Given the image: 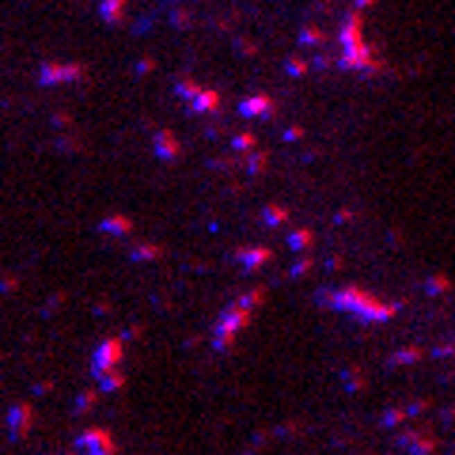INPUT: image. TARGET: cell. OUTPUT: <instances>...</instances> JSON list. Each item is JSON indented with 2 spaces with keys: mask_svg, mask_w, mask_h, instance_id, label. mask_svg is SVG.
<instances>
[{
  "mask_svg": "<svg viewBox=\"0 0 455 455\" xmlns=\"http://www.w3.org/2000/svg\"><path fill=\"white\" fill-rule=\"evenodd\" d=\"M80 452L114 455V452H118V444H114V436L107 433V429H87V433H80Z\"/></svg>",
  "mask_w": 455,
  "mask_h": 455,
  "instance_id": "obj_4",
  "label": "cell"
},
{
  "mask_svg": "<svg viewBox=\"0 0 455 455\" xmlns=\"http://www.w3.org/2000/svg\"><path fill=\"white\" fill-rule=\"evenodd\" d=\"M121 357H126V341H121V338H107V341H99V349H95V361H92L95 376H99V372H107V368H118Z\"/></svg>",
  "mask_w": 455,
  "mask_h": 455,
  "instance_id": "obj_3",
  "label": "cell"
},
{
  "mask_svg": "<svg viewBox=\"0 0 455 455\" xmlns=\"http://www.w3.org/2000/svg\"><path fill=\"white\" fill-rule=\"evenodd\" d=\"M266 221H273V224H281V221H284V213H281V209H270V213H266Z\"/></svg>",
  "mask_w": 455,
  "mask_h": 455,
  "instance_id": "obj_18",
  "label": "cell"
},
{
  "mask_svg": "<svg viewBox=\"0 0 455 455\" xmlns=\"http://www.w3.org/2000/svg\"><path fill=\"white\" fill-rule=\"evenodd\" d=\"M421 410H425V402H413V406H398V410H387V413H384V429L402 425L406 418H418Z\"/></svg>",
  "mask_w": 455,
  "mask_h": 455,
  "instance_id": "obj_8",
  "label": "cell"
},
{
  "mask_svg": "<svg viewBox=\"0 0 455 455\" xmlns=\"http://www.w3.org/2000/svg\"><path fill=\"white\" fill-rule=\"evenodd\" d=\"M31 425H35V410H31L27 402H15L12 410H8V433L19 440V436L31 433Z\"/></svg>",
  "mask_w": 455,
  "mask_h": 455,
  "instance_id": "obj_5",
  "label": "cell"
},
{
  "mask_svg": "<svg viewBox=\"0 0 455 455\" xmlns=\"http://www.w3.org/2000/svg\"><path fill=\"white\" fill-rule=\"evenodd\" d=\"M156 255H160V247H137L133 250V258H144V262H152Z\"/></svg>",
  "mask_w": 455,
  "mask_h": 455,
  "instance_id": "obj_15",
  "label": "cell"
},
{
  "mask_svg": "<svg viewBox=\"0 0 455 455\" xmlns=\"http://www.w3.org/2000/svg\"><path fill=\"white\" fill-rule=\"evenodd\" d=\"M327 304L341 315H353V319H364V323H387L398 315V304H387V300L372 296L368 289H338L327 296Z\"/></svg>",
  "mask_w": 455,
  "mask_h": 455,
  "instance_id": "obj_1",
  "label": "cell"
},
{
  "mask_svg": "<svg viewBox=\"0 0 455 455\" xmlns=\"http://www.w3.org/2000/svg\"><path fill=\"white\" fill-rule=\"evenodd\" d=\"M103 228H107V232H114V235H126V232H129V221H121V216H114V221H107Z\"/></svg>",
  "mask_w": 455,
  "mask_h": 455,
  "instance_id": "obj_13",
  "label": "cell"
},
{
  "mask_svg": "<svg viewBox=\"0 0 455 455\" xmlns=\"http://www.w3.org/2000/svg\"><path fill=\"white\" fill-rule=\"evenodd\" d=\"M398 448H406L410 455H433L436 452V436L433 433H402L398 436Z\"/></svg>",
  "mask_w": 455,
  "mask_h": 455,
  "instance_id": "obj_6",
  "label": "cell"
},
{
  "mask_svg": "<svg viewBox=\"0 0 455 455\" xmlns=\"http://www.w3.org/2000/svg\"><path fill=\"white\" fill-rule=\"evenodd\" d=\"M92 406H95V391H84V395L76 398V410H80V413H84V410H92Z\"/></svg>",
  "mask_w": 455,
  "mask_h": 455,
  "instance_id": "obj_14",
  "label": "cell"
},
{
  "mask_svg": "<svg viewBox=\"0 0 455 455\" xmlns=\"http://www.w3.org/2000/svg\"><path fill=\"white\" fill-rule=\"evenodd\" d=\"M273 107H270V99H250V103H243V114H250V118H255V114H270Z\"/></svg>",
  "mask_w": 455,
  "mask_h": 455,
  "instance_id": "obj_11",
  "label": "cell"
},
{
  "mask_svg": "<svg viewBox=\"0 0 455 455\" xmlns=\"http://www.w3.org/2000/svg\"><path fill=\"white\" fill-rule=\"evenodd\" d=\"M418 361H421V349L418 345H406V349H398V353L391 357L395 368H402V364H418Z\"/></svg>",
  "mask_w": 455,
  "mask_h": 455,
  "instance_id": "obj_10",
  "label": "cell"
},
{
  "mask_svg": "<svg viewBox=\"0 0 455 455\" xmlns=\"http://www.w3.org/2000/svg\"><path fill=\"white\" fill-rule=\"evenodd\" d=\"M99 391L103 395H110V391H121V387H126V372L121 368H107V372H99Z\"/></svg>",
  "mask_w": 455,
  "mask_h": 455,
  "instance_id": "obj_9",
  "label": "cell"
},
{
  "mask_svg": "<svg viewBox=\"0 0 455 455\" xmlns=\"http://www.w3.org/2000/svg\"><path fill=\"white\" fill-rule=\"evenodd\" d=\"M425 289H429V292H433V296H436V292H448V281H444V277H433V281L425 284Z\"/></svg>",
  "mask_w": 455,
  "mask_h": 455,
  "instance_id": "obj_17",
  "label": "cell"
},
{
  "mask_svg": "<svg viewBox=\"0 0 455 455\" xmlns=\"http://www.w3.org/2000/svg\"><path fill=\"white\" fill-rule=\"evenodd\" d=\"M292 247H296V250L311 247V235H307V232H296V235H292Z\"/></svg>",
  "mask_w": 455,
  "mask_h": 455,
  "instance_id": "obj_16",
  "label": "cell"
},
{
  "mask_svg": "<svg viewBox=\"0 0 455 455\" xmlns=\"http://www.w3.org/2000/svg\"><path fill=\"white\" fill-rule=\"evenodd\" d=\"M235 258H239L243 270H258V266H266L273 255L266 247H243V250H235Z\"/></svg>",
  "mask_w": 455,
  "mask_h": 455,
  "instance_id": "obj_7",
  "label": "cell"
},
{
  "mask_svg": "<svg viewBox=\"0 0 455 455\" xmlns=\"http://www.w3.org/2000/svg\"><path fill=\"white\" fill-rule=\"evenodd\" d=\"M239 304H247V307H258V304H266V289H255V292H247V296H243Z\"/></svg>",
  "mask_w": 455,
  "mask_h": 455,
  "instance_id": "obj_12",
  "label": "cell"
},
{
  "mask_svg": "<svg viewBox=\"0 0 455 455\" xmlns=\"http://www.w3.org/2000/svg\"><path fill=\"white\" fill-rule=\"evenodd\" d=\"M250 319H255V307H247V304H239V300H235V304L228 307L221 319H216L213 345L221 349V353H224V349H232V345H235V338H239L243 330L250 327Z\"/></svg>",
  "mask_w": 455,
  "mask_h": 455,
  "instance_id": "obj_2",
  "label": "cell"
}]
</instances>
